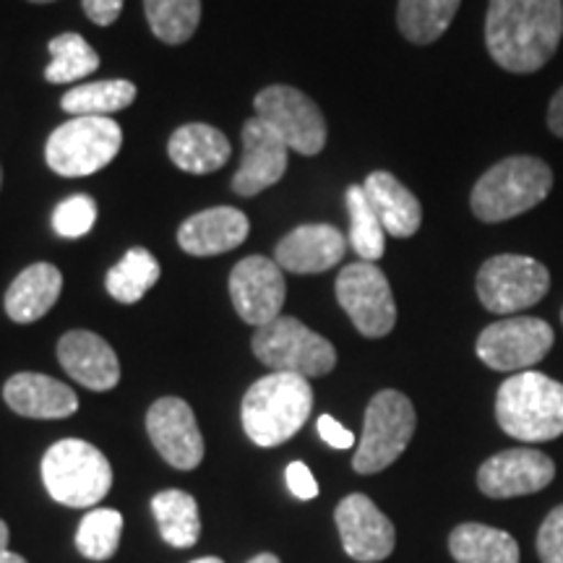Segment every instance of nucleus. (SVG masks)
<instances>
[{
  "label": "nucleus",
  "instance_id": "f257e3e1",
  "mask_svg": "<svg viewBox=\"0 0 563 563\" xmlns=\"http://www.w3.org/2000/svg\"><path fill=\"white\" fill-rule=\"evenodd\" d=\"M563 37V0H490L485 47L498 68L534 74L553 58Z\"/></svg>",
  "mask_w": 563,
  "mask_h": 563
},
{
  "label": "nucleus",
  "instance_id": "f03ea898",
  "mask_svg": "<svg viewBox=\"0 0 563 563\" xmlns=\"http://www.w3.org/2000/svg\"><path fill=\"white\" fill-rule=\"evenodd\" d=\"M553 191V170L545 159L514 154L488 167L470 194V209L481 222H509L540 207Z\"/></svg>",
  "mask_w": 563,
  "mask_h": 563
},
{
  "label": "nucleus",
  "instance_id": "7ed1b4c3",
  "mask_svg": "<svg viewBox=\"0 0 563 563\" xmlns=\"http://www.w3.org/2000/svg\"><path fill=\"white\" fill-rule=\"evenodd\" d=\"M313 410V389L298 373H269L243 397V428L256 446L272 449L290 441Z\"/></svg>",
  "mask_w": 563,
  "mask_h": 563
},
{
  "label": "nucleus",
  "instance_id": "20e7f679",
  "mask_svg": "<svg viewBox=\"0 0 563 563\" xmlns=\"http://www.w3.org/2000/svg\"><path fill=\"white\" fill-rule=\"evenodd\" d=\"M496 420L517 441L559 439L563 435V384L538 371L514 373L498 386Z\"/></svg>",
  "mask_w": 563,
  "mask_h": 563
},
{
  "label": "nucleus",
  "instance_id": "39448f33",
  "mask_svg": "<svg viewBox=\"0 0 563 563\" xmlns=\"http://www.w3.org/2000/svg\"><path fill=\"white\" fill-rule=\"evenodd\" d=\"M42 483L55 501L70 509L97 506L112 488V467L100 449L81 439L53 443L42 456Z\"/></svg>",
  "mask_w": 563,
  "mask_h": 563
},
{
  "label": "nucleus",
  "instance_id": "423d86ee",
  "mask_svg": "<svg viewBox=\"0 0 563 563\" xmlns=\"http://www.w3.org/2000/svg\"><path fill=\"white\" fill-rule=\"evenodd\" d=\"M418 415L410 399L397 389H384L368 402L363 420V435L352 456V470L361 475L382 473L410 446Z\"/></svg>",
  "mask_w": 563,
  "mask_h": 563
},
{
  "label": "nucleus",
  "instance_id": "0eeeda50",
  "mask_svg": "<svg viewBox=\"0 0 563 563\" xmlns=\"http://www.w3.org/2000/svg\"><path fill=\"white\" fill-rule=\"evenodd\" d=\"M123 146V131L112 118H70L47 139L45 159L63 178H84L108 167Z\"/></svg>",
  "mask_w": 563,
  "mask_h": 563
},
{
  "label": "nucleus",
  "instance_id": "6e6552de",
  "mask_svg": "<svg viewBox=\"0 0 563 563\" xmlns=\"http://www.w3.org/2000/svg\"><path fill=\"white\" fill-rule=\"evenodd\" d=\"M253 355L274 373H298L306 378H319L334 371L336 350L321 334L311 332L306 323L292 316H279L258 327L253 334Z\"/></svg>",
  "mask_w": 563,
  "mask_h": 563
},
{
  "label": "nucleus",
  "instance_id": "1a4fd4ad",
  "mask_svg": "<svg viewBox=\"0 0 563 563\" xmlns=\"http://www.w3.org/2000/svg\"><path fill=\"white\" fill-rule=\"evenodd\" d=\"M477 298L485 311L496 316H517L538 306L551 290V272L545 264L519 253H498L481 266L475 279Z\"/></svg>",
  "mask_w": 563,
  "mask_h": 563
},
{
  "label": "nucleus",
  "instance_id": "9d476101",
  "mask_svg": "<svg viewBox=\"0 0 563 563\" xmlns=\"http://www.w3.org/2000/svg\"><path fill=\"white\" fill-rule=\"evenodd\" d=\"M253 108H256V118H262L285 141L287 150H295L302 157H313L327 144V118L319 104L300 89L274 84L258 91Z\"/></svg>",
  "mask_w": 563,
  "mask_h": 563
},
{
  "label": "nucleus",
  "instance_id": "9b49d317",
  "mask_svg": "<svg viewBox=\"0 0 563 563\" xmlns=\"http://www.w3.org/2000/svg\"><path fill=\"white\" fill-rule=\"evenodd\" d=\"M555 342L553 327L534 316H506L477 336V357L493 371L522 373L538 365Z\"/></svg>",
  "mask_w": 563,
  "mask_h": 563
},
{
  "label": "nucleus",
  "instance_id": "f8f14e48",
  "mask_svg": "<svg viewBox=\"0 0 563 563\" xmlns=\"http://www.w3.org/2000/svg\"><path fill=\"white\" fill-rule=\"evenodd\" d=\"M334 290L352 327L368 340L386 336L397 323V302H394L391 285L376 264H347L336 277Z\"/></svg>",
  "mask_w": 563,
  "mask_h": 563
},
{
  "label": "nucleus",
  "instance_id": "ddd939ff",
  "mask_svg": "<svg viewBox=\"0 0 563 563\" xmlns=\"http://www.w3.org/2000/svg\"><path fill=\"white\" fill-rule=\"evenodd\" d=\"M230 298L238 316L251 327H266L279 319L287 298L282 266L264 256H249L230 274Z\"/></svg>",
  "mask_w": 563,
  "mask_h": 563
},
{
  "label": "nucleus",
  "instance_id": "4468645a",
  "mask_svg": "<svg viewBox=\"0 0 563 563\" xmlns=\"http://www.w3.org/2000/svg\"><path fill=\"white\" fill-rule=\"evenodd\" d=\"M334 519L344 553L352 561L378 563L394 553L397 530H394L391 519L363 493H352V496L342 498Z\"/></svg>",
  "mask_w": 563,
  "mask_h": 563
},
{
  "label": "nucleus",
  "instance_id": "2eb2a0df",
  "mask_svg": "<svg viewBox=\"0 0 563 563\" xmlns=\"http://www.w3.org/2000/svg\"><path fill=\"white\" fill-rule=\"evenodd\" d=\"M146 433L162 460L175 470H196L203 460V439L191 405L162 397L146 412Z\"/></svg>",
  "mask_w": 563,
  "mask_h": 563
},
{
  "label": "nucleus",
  "instance_id": "dca6fc26",
  "mask_svg": "<svg viewBox=\"0 0 563 563\" xmlns=\"http://www.w3.org/2000/svg\"><path fill=\"white\" fill-rule=\"evenodd\" d=\"M555 464L538 449H506L477 470V488L488 498H517L540 493L553 483Z\"/></svg>",
  "mask_w": 563,
  "mask_h": 563
},
{
  "label": "nucleus",
  "instance_id": "f3484780",
  "mask_svg": "<svg viewBox=\"0 0 563 563\" xmlns=\"http://www.w3.org/2000/svg\"><path fill=\"white\" fill-rule=\"evenodd\" d=\"M287 170V144L262 118L243 125V162L232 178L238 196H256L282 180Z\"/></svg>",
  "mask_w": 563,
  "mask_h": 563
},
{
  "label": "nucleus",
  "instance_id": "a211bd4d",
  "mask_svg": "<svg viewBox=\"0 0 563 563\" xmlns=\"http://www.w3.org/2000/svg\"><path fill=\"white\" fill-rule=\"evenodd\" d=\"M58 361L74 382L91 391H110L121 382V363H118L115 350L95 332L76 329V332L63 334L58 342Z\"/></svg>",
  "mask_w": 563,
  "mask_h": 563
},
{
  "label": "nucleus",
  "instance_id": "6ab92c4d",
  "mask_svg": "<svg viewBox=\"0 0 563 563\" xmlns=\"http://www.w3.org/2000/svg\"><path fill=\"white\" fill-rule=\"evenodd\" d=\"M347 253V238L334 224H300L277 245V262L292 274H321L336 266Z\"/></svg>",
  "mask_w": 563,
  "mask_h": 563
},
{
  "label": "nucleus",
  "instance_id": "aec40b11",
  "mask_svg": "<svg viewBox=\"0 0 563 563\" xmlns=\"http://www.w3.org/2000/svg\"><path fill=\"white\" fill-rule=\"evenodd\" d=\"M3 399L21 418L60 420L79 410L76 391L42 373H16L3 386Z\"/></svg>",
  "mask_w": 563,
  "mask_h": 563
},
{
  "label": "nucleus",
  "instance_id": "412c9836",
  "mask_svg": "<svg viewBox=\"0 0 563 563\" xmlns=\"http://www.w3.org/2000/svg\"><path fill=\"white\" fill-rule=\"evenodd\" d=\"M251 222L241 209L214 207L188 217L178 230L180 249L191 256H217L238 249L249 238Z\"/></svg>",
  "mask_w": 563,
  "mask_h": 563
},
{
  "label": "nucleus",
  "instance_id": "4be33fe9",
  "mask_svg": "<svg viewBox=\"0 0 563 563\" xmlns=\"http://www.w3.org/2000/svg\"><path fill=\"white\" fill-rule=\"evenodd\" d=\"M378 222L391 238H412L422 224V207L410 188L402 186L391 173L376 170L363 183Z\"/></svg>",
  "mask_w": 563,
  "mask_h": 563
},
{
  "label": "nucleus",
  "instance_id": "5701e85b",
  "mask_svg": "<svg viewBox=\"0 0 563 563\" xmlns=\"http://www.w3.org/2000/svg\"><path fill=\"white\" fill-rule=\"evenodd\" d=\"M63 274L53 264H32L11 282L5 292V313L16 323L40 321L58 302Z\"/></svg>",
  "mask_w": 563,
  "mask_h": 563
},
{
  "label": "nucleus",
  "instance_id": "b1692460",
  "mask_svg": "<svg viewBox=\"0 0 563 563\" xmlns=\"http://www.w3.org/2000/svg\"><path fill=\"white\" fill-rule=\"evenodd\" d=\"M230 141L222 131L207 123H188L180 125L170 136L167 154L180 167L183 173L207 175L220 170L230 159Z\"/></svg>",
  "mask_w": 563,
  "mask_h": 563
},
{
  "label": "nucleus",
  "instance_id": "393cba45",
  "mask_svg": "<svg viewBox=\"0 0 563 563\" xmlns=\"http://www.w3.org/2000/svg\"><path fill=\"white\" fill-rule=\"evenodd\" d=\"M456 563H519V543L496 527L464 522L449 534Z\"/></svg>",
  "mask_w": 563,
  "mask_h": 563
},
{
  "label": "nucleus",
  "instance_id": "a878e982",
  "mask_svg": "<svg viewBox=\"0 0 563 563\" xmlns=\"http://www.w3.org/2000/svg\"><path fill=\"white\" fill-rule=\"evenodd\" d=\"M462 0H399L397 24L412 45H431L441 40L460 11Z\"/></svg>",
  "mask_w": 563,
  "mask_h": 563
},
{
  "label": "nucleus",
  "instance_id": "bb28decb",
  "mask_svg": "<svg viewBox=\"0 0 563 563\" xmlns=\"http://www.w3.org/2000/svg\"><path fill=\"white\" fill-rule=\"evenodd\" d=\"M152 511L162 538L173 548H191L201 534V517L196 498L186 490H162L152 498Z\"/></svg>",
  "mask_w": 563,
  "mask_h": 563
},
{
  "label": "nucleus",
  "instance_id": "cd10ccee",
  "mask_svg": "<svg viewBox=\"0 0 563 563\" xmlns=\"http://www.w3.org/2000/svg\"><path fill=\"white\" fill-rule=\"evenodd\" d=\"M159 282V262L146 249H131L108 272L104 287L123 306H133Z\"/></svg>",
  "mask_w": 563,
  "mask_h": 563
},
{
  "label": "nucleus",
  "instance_id": "c85d7f7f",
  "mask_svg": "<svg viewBox=\"0 0 563 563\" xmlns=\"http://www.w3.org/2000/svg\"><path fill=\"white\" fill-rule=\"evenodd\" d=\"M136 100V87L125 79H112V81H95V84H81L66 91L60 100V108L74 118L84 115H112V112L125 110Z\"/></svg>",
  "mask_w": 563,
  "mask_h": 563
},
{
  "label": "nucleus",
  "instance_id": "c756f323",
  "mask_svg": "<svg viewBox=\"0 0 563 563\" xmlns=\"http://www.w3.org/2000/svg\"><path fill=\"white\" fill-rule=\"evenodd\" d=\"M152 34L167 45H183L194 37L201 21V0H144Z\"/></svg>",
  "mask_w": 563,
  "mask_h": 563
},
{
  "label": "nucleus",
  "instance_id": "7c9ffc66",
  "mask_svg": "<svg viewBox=\"0 0 563 563\" xmlns=\"http://www.w3.org/2000/svg\"><path fill=\"white\" fill-rule=\"evenodd\" d=\"M350 211V245L361 256V262H378L386 251V230L378 222L363 186L347 188Z\"/></svg>",
  "mask_w": 563,
  "mask_h": 563
},
{
  "label": "nucleus",
  "instance_id": "2f4dec72",
  "mask_svg": "<svg viewBox=\"0 0 563 563\" xmlns=\"http://www.w3.org/2000/svg\"><path fill=\"white\" fill-rule=\"evenodd\" d=\"M51 66L45 68V79L51 84H70L100 68V55L81 34L66 32L51 40Z\"/></svg>",
  "mask_w": 563,
  "mask_h": 563
},
{
  "label": "nucleus",
  "instance_id": "473e14b6",
  "mask_svg": "<svg viewBox=\"0 0 563 563\" xmlns=\"http://www.w3.org/2000/svg\"><path fill=\"white\" fill-rule=\"evenodd\" d=\"M123 517L115 509H95L81 519L76 530V548L84 559L108 561L121 545Z\"/></svg>",
  "mask_w": 563,
  "mask_h": 563
},
{
  "label": "nucleus",
  "instance_id": "72a5a7b5",
  "mask_svg": "<svg viewBox=\"0 0 563 563\" xmlns=\"http://www.w3.org/2000/svg\"><path fill=\"white\" fill-rule=\"evenodd\" d=\"M97 222V203L89 199L87 194L70 196V199L60 201L58 209L53 211V228L66 241H76L84 238L95 228Z\"/></svg>",
  "mask_w": 563,
  "mask_h": 563
},
{
  "label": "nucleus",
  "instance_id": "f704fd0d",
  "mask_svg": "<svg viewBox=\"0 0 563 563\" xmlns=\"http://www.w3.org/2000/svg\"><path fill=\"white\" fill-rule=\"evenodd\" d=\"M538 555L543 563H563V504L555 506L540 525Z\"/></svg>",
  "mask_w": 563,
  "mask_h": 563
},
{
  "label": "nucleus",
  "instance_id": "c9c22d12",
  "mask_svg": "<svg viewBox=\"0 0 563 563\" xmlns=\"http://www.w3.org/2000/svg\"><path fill=\"white\" fill-rule=\"evenodd\" d=\"M287 488L295 498H300V501H313L316 496H319V483H316V477L311 470L306 467L302 462H292L290 467H287Z\"/></svg>",
  "mask_w": 563,
  "mask_h": 563
},
{
  "label": "nucleus",
  "instance_id": "e433bc0d",
  "mask_svg": "<svg viewBox=\"0 0 563 563\" xmlns=\"http://www.w3.org/2000/svg\"><path fill=\"white\" fill-rule=\"evenodd\" d=\"M319 435L332 449H352L355 446V435L342 422H336L332 415H321L319 418Z\"/></svg>",
  "mask_w": 563,
  "mask_h": 563
},
{
  "label": "nucleus",
  "instance_id": "4c0bfd02",
  "mask_svg": "<svg viewBox=\"0 0 563 563\" xmlns=\"http://www.w3.org/2000/svg\"><path fill=\"white\" fill-rule=\"evenodd\" d=\"M81 5L89 21H95L97 26H110L123 11V0H81Z\"/></svg>",
  "mask_w": 563,
  "mask_h": 563
},
{
  "label": "nucleus",
  "instance_id": "58836bf2",
  "mask_svg": "<svg viewBox=\"0 0 563 563\" xmlns=\"http://www.w3.org/2000/svg\"><path fill=\"white\" fill-rule=\"evenodd\" d=\"M545 123H548V131H551L555 139H563V87L555 91L551 102H548Z\"/></svg>",
  "mask_w": 563,
  "mask_h": 563
},
{
  "label": "nucleus",
  "instance_id": "ea45409f",
  "mask_svg": "<svg viewBox=\"0 0 563 563\" xmlns=\"http://www.w3.org/2000/svg\"><path fill=\"white\" fill-rule=\"evenodd\" d=\"M0 563H30L24 555L9 551V527L0 519Z\"/></svg>",
  "mask_w": 563,
  "mask_h": 563
},
{
  "label": "nucleus",
  "instance_id": "a19ab883",
  "mask_svg": "<svg viewBox=\"0 0 563 563\" xmlns=\"http://www.w3.org/2000/svg\"><path fill=\"white\" fill-rule=\"evenodd\" d=\"M249 563H279V559L274 553H262V555H256V559L249 561Z\"/></svg>",
  "mask_w": 563,
  "mask_h": 563
},
{
  "label": "nucleus",
  "instance_id": "79ce46f5",
  "mask_svg": "<svg viewBox=\"0 0 563 563\" xmlns=\"http://www.w3.org/2000/svg\"><path fill=\"white\" fill-rule=\"evenodd\" d=\"M191 563H222V559H214V555H207V559H196Z\"/></svg>",
  "mask_w": 563,
  "mask_h": 563
},
{
  "label": "nucleus",
  "instance_id": "37998d69",
  "mask_svg": "<svg viewBox=\"0 0 563 563\" xmlns=\"http://www.w3.org/2000/svg\"><path fill=\"white\" fill-rule=\"evenodd\" d=\"M30 3H53V0H30Z\"/></svg>",
  "mask_w": 563,
  "mask_h": 563
},
{
  "label": "nucleus",
  "instance_id": "c03bdc74",
  "mask_svg": "<svg viewBox=\"0 0 563 563\" xmlns=\"http://www.w3.org/2000/svg\"><path fill=\"white\" fill-rule=\"evenodd\" d=\"M0 186H3V167H0Z\"/></svg>",
  "mask_w": 563,
  "mask_h": 563
},
{
  "label": "nucleus",
  "instance_id": "a18cd8bd",
  "mask_svg": "<svg viewBox=\"0 0 563 563\" xmlns=\"http://www.w3.org/2000/svg\"><path fill=\"white\" fill-rule=\"evenodd\" d=\"M561 321H563V311H561Z\"/></svg>",
  "mask_w": 563,
  "mask_h": 563
}]
</instances>
